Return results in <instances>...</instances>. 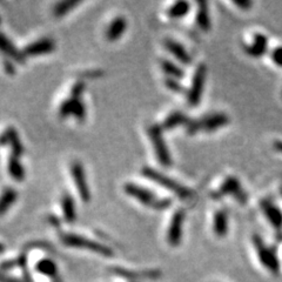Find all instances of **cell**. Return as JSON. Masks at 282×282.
<instances>
[{"label":"cell","instance_id":"1f68e13d","mask_svg":"<svg viewBox=\"0 0 282 282\" xmlns=\"http://www.w3.org/2000/svg\"><path fill=\"white\" fill-rule=\"evenodd\" d=\"M103 71L102 70H89L80 72L78 76L79 78H85V79H98V78L103 77Z\"/></svg>","mask_w":282,"mask_h":282},{"label":"cell","instance_id":"836d02e7","mask_svg":"<svg viewBox=\"0 0 282 282\" xmlns=\"http://www.w3.org/2000/svg\"><path fill=\"white\" fill-rule=\"evenodd\" d=\"M234 4L238 6V7L241 8L242 11H248L253 6L252 1H248V0H235Z\"/></svg>","mask_w":282,"mask_h":282},{"label":"cell","instance_id":"e0dca14e","mask_svg":"<svg viewBox=\"0 0 282 282\" xmlns=\"http://www.w3.org/2000/svg\"><path fill=\"white\" fill-rule=\"evenodd\" d=\"M127 28V20L125 17H116L111 21L106 30V39L109 43L119 40Z\"/></svg>","mask_w":282,"mask_h":282},{"label":"cell","instance_id":"f1b7e54d","mask_svg":"<svg viewBox=\"0 0 282 282\" xmlns=\"http://www.w3.org/2000/svg\"><path fill=\"white\" fill-rule=\"evenodd\" d=\"M35 268H37L39 273L46 275V277L53 278L58 274V267L56 262L51 260V259H43V260H40L37 266H35Z\"/></svg>","mask_w":282,"mask_h":282},{"label":"cell","instance_id":"603a6c76","mask_svg":"<svg viewBox=\"0 0 282 282\" xmlns=\"http://www.w3.org/2000/svg\"><path fill=\"white\" fill-rule=\"evenodd\" d=\"M189 120L190 119L188 118L184 112L174 111L164 120V122L161 124V127H163V129H172L178 127V126H185V127H186V125L189 122Z\"/></svg>","mask_w":282,"mask_h":282},{"label":"cell","instance_id":"7402d4cb","mask_svg":"<svg viewBox=\"0 0 282 282\" xmlns=\"http://www.w3.org/2000/svg\"><path fill=\"white\" fill-rule=\"evenodd\" d=\"M7 171L8 174L12 177L13 180L18 181V183H21L25 179V168L22 166L20 158L15 157V155H12L8 157L7 161Z\"/></svg>","mask_w":282,"mask_h":282},{"label":"cell","instance_id":"4fadbf2b","mask_svg":"<svg viewBox=\"0 0 282 282\" xmlns=\"http://www.w3.org/2000/svg\"><path fill=\"white\" fill-rule=\"evenodd\" d=\"M56 50V43L51 38H43L35 40L24 48V54L27 57H37L41 54H50Z\"/></svg>","mask_w":282,"mask_h":282},{"label":"cell","instance_id":"4dcf8cb0","mask_svg":"<svg viewBox=\"0 0 282 282\" xmlns=\"http://www.w3.org/2000/svg\"><path fill=\"white\" fill-rule=\"evenodd\" d=\"M85 90H86L85 83H84L83 80H78V82L72 86V89H71V96L82 99V95L83 93L85 92Z\"/></svg>","mask_w":282,"mask_h":282},{"label":"cell","instance_id":"4316f807","mask_svg":"<svg viewBox=\"0 0 282 282\" xmlns=\"http://www.w3.org/2000/svg\"><path fill=\"white\" fill-rule=\"evenodd\" d=\"M82 4V1H76V0H64V1L57 2L53 7L54 17L60 18L64 15L69 14V13Z\"/></svg>","mask_w":282,"mask_h":282},{"label":"cell","instance_id":"f35d334b","mask_svg":"<svg viewBox=\"0 0 282 282\" xmlns=\"http://www.w3.org/2000/svg\"><path fill=\"white\" fill-rule=\"evenodd\" d=\"M4 251H5V247H4V245H2V244H0V254H1V253H2V252H4Z\"/></svg>","mask_w":282,"mask_h":282},{"label":"cell","instance_id":"5bb4252c","mask_svg":"<svg viewBox=\"0 0 282 282\" xmlns=\"http://www.w3.org/2000/svg\"><path fill=\"white\" fill-rule=\"evenodd\" d=\"M244 50L249 57L261 58L268 50V39L265 34L255 33L252 43L245 45Z\"/></svg>","mask_w":282,"mask_h":282},{"label":"cell","instance_id":"83f0119b","mask_svg":"<svg viewBox=\"0 0 282 282\" xmlns=\"http://www.w3.org/2000/svg\"><path fill=\"white\" fill-rule=\"evenodd\" d=\"M67 99L71 105V116H74L80 122L84 121L86 119V106L84 105L82 99L73 98V96H70Z\"/></svg>","mask_w":282,"mask_h":282},{"label":"cell","instance_id":"2e32d148","mask_svg":"<svg viewBox=\"0 0 282 282\" xmlns=\"http://www.w3.org/2000/svg\"><path fill=\"white\" fill-rule=\"evenodd\" d=\"M164 46L171 54H173V56L176 57V59L179 60L181 64L184 65L192 64L193 59L192 57H190L189 52H188L180 43L173 40V39H166V40L164 41Z\"/></svg>","mask_w":282,"mask_h":282},{"label":"cell","instance_id":"9a60e30c","mask_svg":"<svg viewBox=\"0 0 282 282\" xmlns=\"http://www.w3.org/2000/svg\"><path fill=\"white\" fill-rule=\"evenodd\" d=\"M0 51L5 54L7 59L14 60L19 64L26 63V56L24 54V52L19 51L13 45L12 41L4 33H1V32H0Z\"/></svg>","mask_w":282,"mask_h":282},{"label":"cell","instance_id":"52a82bcc","mask_svg":"<svg viewBox=\"0 0 282 282\" xmlns=\"http://www.w3.org/2000/svg\"><path fill=\"white\" fill-rule=\"evenodd\" d=\"M253 244L257 249L262 266H265L272 274L278 275L280 273V262H279L275 249L268 247L259 235L253 236Z\"/></svg>","mask_w":282,"mask_h":282},{"label":"cell","instance_id":"5b68a950","mask_svg":"<svg viewBox=\"0 0 282 282\" xmlns=\"http://www.w3.org/2000/svg\"><path fill=\"white\" fill-rule=\"evenodd\" d=\"M147 134L150 137L152 145H153L155 157H157L159 164L164 167H170L173 164L171 152L168 150L166 141L164 138V129L161 125H151L147 128Z\"/></svg>","mask_w":282,"mask_h":282},{"label":"cell","instance_id":"44dd1931","mask_svg":"<svg viewBox=\"0 0 282 282\" xmlns=\"http://www.w3.org/2000/svg\"><path fill=\"white\" fill-rule=\"evenodd\" d=\"M18 199L17 190L13 187H5L0 193V216L7 213V210L14 205Z\"/></svg>","mask_w":282,"mask_h":282},{"label":"cell","instance_id":"d6986e66","mask_svg":"<svg viewBox=\"0 0 282 282\" xmlns=\"http://www.w3.org/2000/svg\"><path fill=\"white\" fill-rule=\"evenodd\" d=\"M213 231L219 238H225L228 233V214L226 210L219 209L213 216Z\"/></svg>","mask_w":282,"mask_h":282},{"label":"cell","instance_id":"e575fe53","mask_svg":"<svg viewBox=\"0 0 282 282\" xmlns=\"http://www.w3.org/2000/svg\"><path fill=\"white\" fill-rule=\"evenodd\" d=\"M4 69L6 71V73L9 74V76H13L15 72V69L14 66H13L11 59H5L4 60Z\"/></svg>","mask_w":282,"mask_h":282},{"label":"cell","instance_id":"6da1fadb","mask_svg":"<svg viewBox=\"0 0 282 282\" xmlns=\"http://www.w3.org/2000/svg\"><path fill=\"white\" fill-rule=\"evenodd\" d=\"M125 193L133 199H135L141 205H144L148 208L155 210H165L172 205L171 199H160L153 192H151L147 188L140 186L134 183H127L124 186Z\"/></svg>","mask_w":282,"mask_h":282},{"label":"cell","instance_id":"d590c367","mask_svg":"<svg viewBox=\"0 0 282 282\" xmlns=\"http://www.w3.org/2000/svg\"><path fill=\"white\" fill-rule=\"evenodd\" d=\"M0 282H18V281L14 280V279L7 277V275L0 273Z\"/></svg>","mask_w":282,"mask_h":282},{"label":"cell","instance_id":"8fae6325","mask_svg":"<svg viewBox=\"0 0 282 282\" xmlns=\"http://www.w3.org/2000/svg\"><path fill=\"white\" fill-rule=\"evenodd\" d=\"M260 208L265 214L266 219L278 232L282 231V210L270 199L260 201Z\"/></svg>","mask_w":282,"mask_h":282},{"label":"cell","instance_id":"9c48e42d","mask_svg":"<svg viewBox=\"0 0 282 282\" xmlns=\"http://www.w3.org/2000/svg\"><path fill=\"white\" fill-rule=\"evenodd\" d=\"M71 176H72L73 183L76 185L77 190L78 193H79L80 197H82V200L84 202H90L91 192L89 183H87L86 172L80 161L74 160L73 163L71 164Z\"/></svg>","mask_w":282,"mask_h":282},{"label":"cell","instance_id":"484cf974","mask_svg":"<svg viewBox=\"0 0 282 282\" xmlns=\"http://www.w3.org/2000/svg\"><path fill=\"white\" fill-rule=\"evenodd\" d=\"M190 5L187 1H178L167 9V15L172 19H181L189 13Z\"/></svg>","mask_w":282,"mask_h":282},{"label":"cell","instance_id":"74e56055","mask_svg":"<svg viewBox=\"0 0 282 282\" xmlns=\"http://www.w3.org/2000/svg\"><path fill=\"white\" fill-rule=\"evenodd\" d=\"M48 221H51L53 225H59V220H58L57 216H54V215H51V218L48 219Z\"/></svg>","mask_w":282,"mask_h":282},{"label":"cell","instance_id":"cb8c5ba5","mask_svg":"<svg viewBox=\"0 0 282 282\" xmlns=\"http://www.w3.org/2000/svg\"><path fill=\"white\" fill-rule=\"evenodd\" d=\"M113 273L119 275V277H124L127 279H155L160 277V273L158 271H147V272H134L127 271L125 268L114 267L111 270Z\"/></svg>","mask_w":282,"mask_h":282},{"label":"cell","instance_id":"8d00e7d4","mask_svg":"<svg viewBox=\"0 0 282 282\" xmlns=\"http://www.w3.org/2000/svg\"><path fill=\"white\" fill-rule=\"evenodd\" d=\"M273 147L274 150L279 152V153H282V141L281 140H277L273 144Z\"/></svg>","mask_w":282,"mask_h":282},{"label":"cell","instance_id":"d6a6232c","mask_svg":"<svg viewBox=\"0 0 282 282\" xmlns=\"http://www.w3.org/2000/svg\"><path fill=\"white\" fill-rule=\"evenodd\" d=\"M271 58L277 66L282 67V46L274 48L271 53Z\"/></svg>","mask_w":282,"mask_h":282},{"label":"cell","instance_id":"3957f363","mask_svg":"<svg viewBox=\"0 0 282 282\" xmlns=\"http://www.w3.org/2000/svg\"><path fill=\"white\" fill-rule=\"evenodd\" d=\"M228 122L229 118L225 113H214V114L206 115L200 119H190L186 125V131L188 135H194L200 131L210 133L225 127L226 125H228Z\"/></svg>","mask_w":282,"mask_h":282},{"label":"cell","instance_id":"7c38bea8","mask_svg":"<svg viewBox=\"0 0 282 282\" xmlns=\"http://www.w3.org/2000/svg\"><path fill=\"white\" fill-rule=\"evenodd\" d=\"M11 146L12 155L21 158L24 154V146H22L20 138H19L17 129L12 126H8L4 132L0 134V146Z\"/></svg>","mask_w":282,"mask_h":282},{"label":"cell","instance_id":"ab89813d","mask_svg":"<svg viewBox=\"0 0 282 282\" xmlns=\"http://www.w3.org/2000/svg\"><path fill=\"white\" fill-rule=\"evenodd\" d=\"M0 24H1V19H0Z\"/></svg>","mask_w":282,"mask_h":282},{"label":"cell","instance_id":"ac0fdd59","mask_svg":"<svg viewBox=\"0 0 282 282\" xmlns=\"http://www.w3.org/2000/svg\"><path fill=\"white\" fill-rule=\"evenodd\" d=\"M61 212L64 220L69 223H73L77 220L76 201L70 193L65 192L61 196Z\"/></svg>","mask_w":282,"mask_h":282},{"label":"cell","instance_id":"d4e9b609","mask_svg":"<svg viewBox=\"0 0 282 282\" xmlns=\"http://www.w3.org/2000/svg\"><path fill=\"white\" fill-rule=\"evenodd\" d=\"M160 66L168 78H173V79L179 80V79H183V78L185 77L184 70L178 66V65L172 63L171 60L161 59Z\"/></svg>","mask_w":282,"mask_h":282},{"label":"cell","instance_id":"8992f818","mask_svg":"<svg viewBox=\"0 0 282 282\" xmlns=\"http://www.w3.org/2000/svg\"><path fill=\"white\" fill-rule=\"evenodd\" d=\"M207 72H208V70H207L205 64L197 65L195 72H194L192 83H190V87L186 94L187 102L190 107H196L201 101L203 89H205Z\"/></svg>","mask_w":282,"mask_h":282},{"label":"cell","instance_id":"277c9868","mask_svg":"<svg viewBox=\"0 0 282 282\" xmlns=\"http://www.w3.org/2000/svg\"><path fill=\"white\" fill-rule=\"evenodd\" d=\"M60 240L65 246L73 248H80V249H87V251L98 253L101 257L109 258L113 255V251L106 245L100 244L98 241L94 240L84 238L82 235L73 234V233H63L60 234Z\"/></svg>","mask_w":282,"mask_h":282},{"label":"cell","instance_id":"ffe728a7","mask_svg":"<svg viewBox=\"0 0 282 282\" xmlns=\"http://www.w3.org/2000/svg\"><path fill=\"white\" fill-rule=\"evenodd\" d=\"M196 25L199 26L200 30L203 32H208L212 27V21H210L208 4L206 1L197 2V11L195 15Z\"/></svg>","mask_w":282,"mask_h":282},{"label":"cell","instance_id":"7a4b0ae2","mask_svg":"<svg viewBox=\"0 0 282 282\" xmlns=\"http://www.w3.org/2000/svg\"><path fill=\"white\" fill-rule=\"evenodd\" d=\"M141 174L145 178H147L148 180L159 185V186L166 188L167 190H170V192L173 193L174 195H177L181 200H188L193 196V192L189 188L184 186L183 184L178 183L174 179H172V178L166 176V174L154 170V168L146 166L141 170Z\"/></svg>","mask_w":282,"mask_h":282},{"label":"cell","instance_id":"ba28073f","mask_svg":"<svg viewBox=\"0 0 282 282\" xmlns=\"http://www.w3.org/2000/svg\"><path fill=\"white\" fill-rule=\"evenodd\" d=\"M226 195H233L240 203H245L247 201V194L242 188L238 178L235 177L226 178L218 189L210 193V196L214 200H220Z\"/></svg>","mask_w":282,"mask_h":282},{"label":"cell","instance_id":"30bf717a","mask_svg":"<svg viewBox=\"0 0 282 282\" xmlns=\"http://www.w3.org/2000/svg\"><path fill=\"white\" fill-rule=\"evenodd\" d=\"M185 216H186L185 210L178 209L174 212L171 219L170 227H168L167 231V241L173 247H178L181 244V240H183Z\"/></svg>","mask_w":282,"mask_h":282},{"label":"cell","instance_id":"f546056e","mask_svg":"<svg viewBox=\"0 0 282 282\" xmlns=\"http://www.w3.org/2000/svg\"><path fill=\"white\" fill-rule=\"evenodd\" d=\"M165 86H166L170 91H172V92H176L179 94L186 92V90H185V87L179 83V80L173 79V78L167 77L166 79H165Z\"/></svg>","mask_w":282,"mask_h":282}]
</instances>
